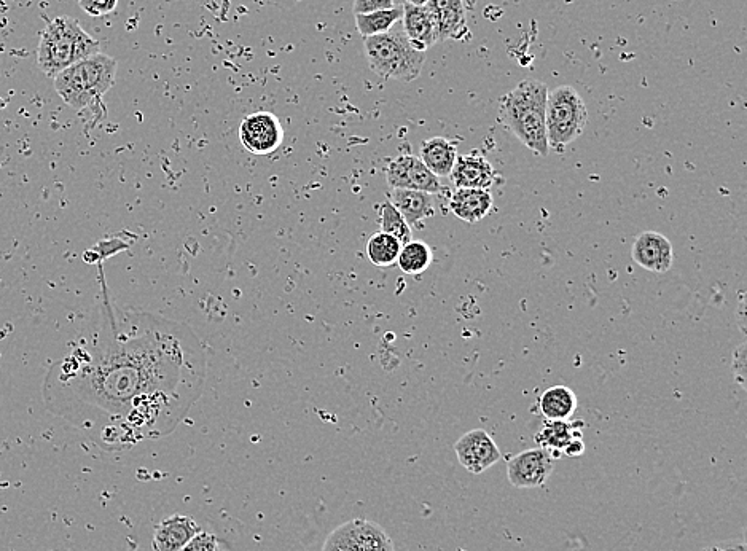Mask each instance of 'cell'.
<instances>
[{
  "instance_id": "cell-1",
  "label": "cell",
  "mask_w": 747,
  "mask_h": 551,
  "mask_svg": "<svg viewBox=\"0 0 747 551\" xmlns=\"http://www.w3.org/2000/svg\"><path fill=\"white\" fill-rule=\"evenodd\" d=\"M102 300L71 351L42 384L51 415L107 453L174 432L206 384L208 356L187 324L115 308L102 266Z\"/></svg>"
},
{
  "instance_id": "cell-2",
  "label": "cell",
  "mask_w": 747,
  "mask_h": 551,
  "mask_svg": "<svg viewBox=\"0 0 747 551\" xmlns=\"http://www.w3.org/2000/svg\"><path fill=\"white\" fill-rule=\"evenodd\" d=\"M547 98V85L540 80L528 79L518 83L501 99L504 125L531 152L544 158L550 152L545 128Z\"/></svg>"
},
{
  "instance_id": "cell-3",
  "label": "cell",
  "mask_w": 747,
  "mask_h": 551,
  "mask_svg": "<svg viewBox=\"0 0 747 551\" xmlns=\"http://www.w3.org/2000/svg\"><path fill=\"white\" fill-rule=\"evenodd\" d=\"M117 67V59L99 51L59 72L53 79L56 93L74 110L91 109L114 86Z\"/></svg>"
},
{
  "instance_id": "cell-4",
  "label": "cell",
  "mask_w": 747,
  "mask_h": 551,
  "mask_svg": "<svg viewBox=\"0 0 747 551\" xmlns=\"http://www.w3.org/2000/svg\"><path fill=\"white\" fill-rule=\"evenodd\" d=\"M98 40L80 26L71 16H56L40 37L37 64L47 77L55 79L72 64L99 53Z\"/></svg>"
},
{
  "instance_id": "cell-5",
  "label": "cell",
  "mask_w": 747,
  "mask_h": 551,
  "mask_svg": "<svg viewBox=\"0 0 747 551\" xmlns=\"http://www.w3.org/2000/svg\"><path fill=\"white\" fill-rule=\"evenodd\" d=\"M368 66L378 77L410 83L423 72L426 55L416 51L408 42L402 21L391 31L364 39Z\"/></svg>"
},
{
  "instance_id": "cell-6",
  "label": "cell",
  "mask_w": 747,
  "mask_h": 551,
  "mask_svg": "<svg viewBox=\"0 0 747 551\" xmlns=\"http://www.w3.org/2000/svg\"><path fill=\"white\" fill-rule=\"evenodd\" d=\"M588 110L582 96L569 85L548 91L545 128L550 149L563 152L587 128Z\"/></svg>"
},
{
  "instance_id": "cell-7",
  "label": "cell",
  "mask_w": 747,
  "mask_h": 551,
  "mask_svg": "<svg viewBox=\"0 0 747 551\" xmlns=\"http://www.w3.org/2000/svg\"><path fill=\"white\" fill-rule=\"evenodd\" d=\"M321 551H396L380 524L354 518L330 532Z\"/></svg>"
},
{
  "instance_id": "cell-8",
  "label": "cell",
  "mask_w": 747,
  "mask_h": 551,
  "mask_svg": "<svg viewBox=\"0 0 747 551\" xmlns=\"http://www.w3.org/2000/svg\"><path fill=\"white\" fill-rule=\"evenodd\" d=\"M239 141L247 152L265 157L281 147L284 142V128L279 118L271 112H254L241 122Z\"/></svg>"
},
{
  "instance_id": "cell-9",
  "label": "cell",
  "mask_w": 747,
  "mask_h": 551,
  "mask_svg": "<svg viewBox=\"0 0 747 551\" xmlns=\"http://www.w3.org/2000/svg\"><path fill=\"white\" fill-rule=\"evenodd\" d=\"M454 453L467 472L480 475L501 461L502 453L493 437L483 429H474L454 443Z\"/></svg>"
},
{
  "instance_id": "cell-10",
  "label": "cell",
  "mask_w": 747,
  "mask_h": 551,
  "mask_svg": "<svg viewBox=\"0 0 747 551\" xmlns=\"http://www.w3.org/2000/svg\"><path fill=\"white\" fill-rule=\"evenodd\" d=\"M553 472L552 454L544 448H532L510 459L507 477L510 485L518 489H536L544 486Z\"/></svg>"
},
{
  "instance_id": "cell-11",
  "label": "cell",
  "mask_w": 747,
  "mask_h": 551,
  "mask_svg": "<svg viewBox=\"0 0 747 551\" xmlns=\"http://www.w3.org/2000/svg\"><path fill=\"white\" fill-rule=\"evenodd\" d=\"M386 179L391 188H405L431 195L442 192L439 177L434 176L415 155H400L394 158L386 169Z\"/></svg>"
},
{
  "instance_id": "cell-12",
  "label": "cell",
  "mask_w": 747,
  "mask_h": 551,
  "mask_svg": "<svg viewBox=\"0 0 747 551\" xmlns=\"http://www.w3.org/2000/svg\"><path fill=\"white\" fill-rule=\"evenodd\" d=\"M631 257L644 270L666 273L673 266V244L657 231H644L634 239Z\"/></svg>"
},
{
  "instance_id": "cell-13",
  "label": "cell",
  "mask_w": 747,
  "mask_h": 551,
  "mask_svg": "<svg viewBox=\"0 0 747 551\" xmlns=\"http://www.w3.org/2000/svg\"><path fill=\"white\" fill-rule=\"evenodd\" d=\"M424 7L434 18L439 40H467L470 31L464 0H429Z\"/></svg>"
},
{
  "instance_id": "cell-14",
  "label": "cell",
  "mask_w": 747,
  "mask_h": 551,
  "mask_svg": "<svg viewBox=\"0 0 747 551\" xmlns=\"http://www.w3.org/2000/svg\"><path fill=\"white\" fill-rule=\"evenodd\" d=\"M201 532L200 524L192 516L173 515L153 529V551H179Z\"/></svg>"
},
{
  "instance_id": "cell-15",
  "label": "cell",
  "mask_w": 747,
  "mask_h": 551,
  "mask_svg": "<svg viewBox=\"0 0 747 551\" xmlns=\"http://www.w3.org/2000/svg\"><path fill=\"white\" fill-rule=\"evenodd\" d=\"M402 29L411 47L426 53L439 42V32L435 28L434 18L426 7L403 4Z\"/></svg>"
},
{
  "instance_id": "cell-16",
  "label": "cell",
  "mask_w": 747,
  "mask_h": 551,
  "mask_svg": "<svg viewBox=\"0 0 747 551\" xmlns=\"http://www.w3.org/2000/svg\"><path fill=\"white\" fill-rule=\"evenodd\" d=\"M456 188H483L488 190L494 184L496 172L482 155H461L454 163L450 174Z\"/></svg>"
},
{
  "instance_id": "cell-17",
  "label": "cell",
  "mask_w": 747,
  "mask_h": 551,
  "mask_svg": "<svg viewBox=\"0 0 747 551\" xmlns=\"http://www.w3.org/2000/svg\"><path fill=\"white\" fill-rule=\"evenodd\" d=\"M389 201L402 214L410 228H421L424 220L435 214L434 196L431 193L392 188Z\"/></svg>"
},
{
  "instance_id": "cell-18",
  "label": "cell",
  "mask_w": 747,
  "mask_h": 551,
  "mask_svg": "<svg viewBox=\"0 0 747 551\" xmlns=\"http://www.w3.org/2000/svg\"><path fill=\"white\" fill-rule=\"evenodd\" d=\"M583 426L585 424L582 421L572 423L571 419H568V421H547L545 419V423L542 424L536 434V443L539 448H544L552 454L553 459L563 458L568 446L577 438H583Z\"/></svg>"
},
{
  "instance_id": "cell-19",
  "label": "cell",
  "mask_w": 747,
  "mask_h": 551,
  "mask_svg": "<svg viewBox=\"0 0 747 551\" xmlns=\"http://www.w3.org/2000/svg\"><path fill=\"white\" fill-rule=\"evenodd\" d=\"M493 195L483 188H458L450 198V211L466 223L485 219L493 208Z\"/></svg>"
},
{
  "instance_id": "cell-20",
  "label": "cell",
  "mask_w": 747,
  "mask_h": 551,
  "mask_svg": "<svg viewBox=\"0 0 747 551\" xmlns=\"http://www.w3.org/2000/svg\"><path fill=\"white\" fill-rule=\"evenodd\" d=\"M419 160L423 161L426 168L439 179L450 177L454 163L458 160V149H456V144L446 137H432L421 145Z\"/></svg>"
},
{
  "instance_id": "cell-21",
  "label": "cell",
  "mask_w": 747,
  "mask_h": 551,
  "mask_svg": "<svg viewBox=\"0 0 747 551\" xmlns=\"http://www.w3.org/2000/svg\"><path fill=\"white\" fill-rule=\"evenodd\" d=\"M537 405L547 421H568L579 407V400L569 387L553 386L540 394Z\"/></svg>"
},
{
  "instance_id": "cell-22",
  "label": "cell",
  "mask_w": 747,
  "mask_h": 551,
  "mask_svg": "<svg viewBox=\"0 0 747 551\" xmlns=\"http://www.w3.org/2000/svg\"><path fill=\"white\" fill-rule=\"evenodd\" d=\"M356 16V28L360 36L367 37L380 36L391 31L397 23L402 21L403 7L389 8V10H378V12L365 13V15Z\"/></svg>"
},
{
  "instance_id": "cell-23",
  "label": "cell",
  "mask_w": 747,
  "mask_h": 551,
  "mask_svg": "<svg viewBox=\"0 0 747 551\" xmlns=\"http://www.w3.org/2000/svg\"><path fill=\"white\" fill-rule=\"evenodd\" d=\"M432 260H434V255H432L431 247L423 241H410L400 249L397 265L403 273L419 276L432 265Z\"/></svg>"
},
{
  "instance_id": "cell-24",
  "label": "cell",
  "mask_w": 747,
  "mask_h": 551,
  "mask_svg": "<svg viewBox=\"0 0 747 551\" xmlns=\"http://www.w3.org/2000/svg\"><path fill=\"white\" fill-rule=\"evenodd\" d=\"M402 244L394 236L378 231L368 239L367 257L370 262L380 268H389L397 263Z\"/></svg>"
},
{
  "instance_id": "cell-25",
  "label": "cell",
  "mask_w": 747,
  "mask_h": 551,
  "mask_svg": "<svg viewBox=\"0 0 747 551\" xmlns=\"http://www.w3.org/2000/svg\"><path fill=\"white\" fill-rule=\"evenodd\" d=\"M380 228L383 233L394 236L402 246L411 241V228L402 214L392 206L391 201H384L380 208Z\"/></svg>"
},
{
  "instance_id": "cell-26",
  "label": "cell",
  "mask_w": 747,
  "mask_h": 551,
  "mask_svg": "<svg viewBox=\"0 0 747 551\" xmlns=\"http://www.w3.org/2000/svg\"><path fill=\"white\" fill-rule=\"evenodd\" d=\"M179 551H220V540L211 532L201 531Z\"/></svg>"
},
{
  "instance_id": "cell-27",
  "label": "cell",
  "mask_w": 747,
  "mask_h": 551,
  "mask_svg": "<svg viewBox=\"0 0 747 551\" xmlns=\"http://www.w3.org/2000/svg\"><path fill=\"white\" fill-rule=\"evenodd\" d=\"M83 12L90 16H106L115 12L118 0H77Z\"/></svg>"
},
{
  "instance_id": "cell-28",
  "label": "cell",
  "mask_w": 747,
  "mask_h": 551,
  "mask_svg": "<svg viewBox=\"0 0 747 551\" xmlns=\"http://www.w3.org/2000/svg\"><path fill=\"white\" fill-rule=\"evenodd\" d=\"M394 7H396L394 0H354L352 12H354V15H365V13L389 10V8Z\"/></svg>"
},
{
  "instance_id": "cell-29",
  "label": "cell",
  "mask_w": 747,
  "mask_h": 551,
  "mask_svg": "<svg viewBox=\"0 0 747 551\" xmlns=\"http://www.w3.org/2000/svg\"><path fill=\"white\" fill-rule=\"evenodd\" d=\"M733 370H735L736 380L740 381L744 387L746 381V343L740 344L733 352Z\"/></svg>"
},
{
  "instance_id": "cell-30",
  "label": "cell",
  "mask_w": 747,
  "mask_h": 551,
  "mask_svg": "<svg viewBox=\"0 0 747 551\" xmlns=\"http://www.w3.org/2000/svg\"><path fill=\"white\" fill-rule=\"evenodd\" d=\"M701 551H747L746 542L743 539L725 540L717 544L709 545Z\"/></svg>"
},
{
  "instance_id": "cell-31",
  "label": "cell",
  "mask_w": 747,
  "mask_h": 551,
  "mask_svg": "<svg viewBox=\"0 0 747 551\" xmlns=\"http://www.w3.org/2000/svg\"><path fill=\"white\" fill-rule=\"evenodd\" d=\"M429 0H405V4L416 5V7H424Z\"/></svg>"
}]
</instances>
